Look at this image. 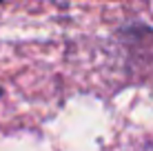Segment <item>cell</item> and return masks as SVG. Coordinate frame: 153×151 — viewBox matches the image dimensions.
I'll use <instances>...</instances> for the list:
<instances>
[{
	"label": "cell",
	"mask_w": 153,
	"mask_h": 151,
	"mask_svg": "<svg viewBox=\"0 0 153 151\" xmlns=\"http://www.w3.org/2000/svg\"><path fill=\"white\" fill-rule=\"evenodd\" d=\"M0 96H2V89H0Z\"/></svg>",
	"instance_id": "6da1fadb"
},
{
	"label": "cell",
	"mask_w": 153,
	"mask_h": 151,
	"mask_svg": "<svg viewBox=\"0 0 153 151\" xmlns=\"http://www.w3.org/2000/svg\"><path fill=\"white\" fill-rule=\"evenodd\" d=\"M0 2H2V0H0Z\"/></svg>",
	"instance_id": "7a4b0ae2"
}]
</instances>
